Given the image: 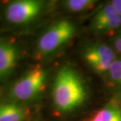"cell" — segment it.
<instances>
[{"instance_id":"277c9868","label":"cell","mask_w":121,"mask_h":121,"mask_svg":"<svg viewBox=\"0 0 121 121\" xmlns=\"http://www.w3.org/2000/svg\"><path fill=\"white\" fill-rule=\"evenodd\" d=\"M43 3L36 0H19L11 2L6 9V17L13 24H24L32 20L40 12Z\"/></svg>"},{"instance_id":"4fadbf2b","label":"cell","mask_w":121,"mask_h":121,"mask_svg":"<svg viewBox=\"0 0 121 121\" xmlns=\"http://www.w3.org/2000/svg\"><path fill=\"white\" fill-rule=\"evenodd\" d=\"M115 47L118 52H121V35L115 41Z\"/></svg>"},{"instance_id":"3957f363","label":"cell","mask_w":121,"mask_h":121,"mask_svg":"<svg viewBox=\"0 0 121 121\" xmlns=\"http://www.w3.org/2000/svg\"><path fill=\"white\" fill-rule=\"evenodd\" d=\"M73 24L67 20L56 23L44 34L39 40L38 47L42 54L55 51L67 43L74 35Z\"/></svg>"},{"instance_id":"8992f818","label":"cell","mask_w":121,"mask_h":121,"mask_svg":"<svg viewBox=\"0 0 121 121\" xmlns=\"http://www.w3.org/2000/svg\"><path fill=\"white\" fill-rule=\"evenodd\" d=\"M19 53L13 44L0 40V80L11 74L17 63Z\"/></svg>"},{"instance_id":"8fae6325","label":"cell","mask_w":121,"mask_h":121,"mask_svg":"<svg viewBox=\"0 0 121 121\" xmlns=\"http://www.w3.org/2000/svg\"><path fill=\"white\" fill-rule=\"evenodd\" d=\"M108 71L112 79L121 85V60H114Z\"/></svg>"},{"instance_id":"6da1fadb","label":"cell","mask_w":121,"mask_h":121,"mask_svg":"<svg viewBox=\"0 0 121 121\" xmlns=\"http://www.w3.org/2000/svg\"><path fill=\"white\" fill-rule=\"evenodd\" d=\"M86 91L81 78L69 67H63L56 75L52 90L56 108L66 112L80 106L86 99Z\"/></svg>"},{"instance_id":"30bf717a","label":"cell","mask_w":121,"mask_h":121,"mask_svg":"<svg viewBox=\"0 0 121 121\" xmlns=\"http://www.w3.org/2000/svg\"><path fill=\"white\" fill-rule=\"evenodd\" d=\"M94 2L91 0H69L66 2V5L71 11L79 12L90 8Z\"/></svg>"},{"instance_id":"52a82bcc","label":"cell","mask_w":121,"mask_h":121,"mask_svg":"<svg viewBox=\"0 0 121 121\" xmlns=\"http://www.w3.org/2000/svg\"><path fill=\"white\" fill-rule=\"evenodd\" d=\"M96 30H106L117 28L121 25V16L117 12L112 4L100 9L93 21Z\"/></svg>"},{"instance_id":"7c38bea8","label":"cell","mask_w":121,"mask_h":121,"mask_svg":"<svg viewBox=\"0 0 121 121\" xmlns=\"http://www.w3.org/2000/svg\"><path fill=\"white\" fill-rule=\"evenodd\" d=\"M111 4L114 7L118 14L121 16V0H114Z\"/></svg>"},{"instance_id":"9c48e42d","label":"cell","mask_w":121,"mask_h":121,"mask_svg":"<svg viewBox=\"0 0 121 121\" xmlns=\"http://www.w3.org/2000/svg\"><path fill=\"white\" fill-rule=\"evenodd\" d=\"M87 121H121V110L117 106L102 108Z\"/></svg>"},{"instance_id":"7a4b0ae2","label":"cell","mask_w":121,"mask_h":121,"mask_svg":"<svg viewBox=\"0 0 121 121\" xmlns=\"http://www.w3.org/2000/svg\"><path fill=\"white\" fill-rule=\"evenodd\" d=\"M47 79V73L40 67L31 69L17 80L12 88L13 98L27 101L34 98L44 88Z\"/></svg>"},{"instance_id":"5b68a950","label":"cell","mask_w":121,"mask_h":121,"mask_svg":"<svg viewBox=\"0 0 121 121\" xmlns=\"http://www.w3.org/2000/svg\"><path fill=\"white\" fill-rule=\"evenodd\" d=\"M114 52L105 44L95 45L87 48L84 58L92 69L98 73H104L109 69L114 61Z\"/></svg>"},{"instance_id":"ba28073f","label":"cell","mask_w":121,"mask_h":121,"mask_svg":"<svg viewBox=\"0 0 121 121\" xmlns=\"http://www.w3.org/2000/svg\"><path fill=\"white\" fill-rule=\"evenodd\" d=\"M25 118V110L16 104H0V121H23Z\"/></svg>"}]
</instances>
